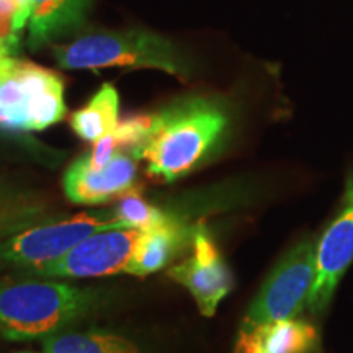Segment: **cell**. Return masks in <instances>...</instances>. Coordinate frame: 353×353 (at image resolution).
<instances>
[{
	"label": "cell",
	"mask_w": 353,
	"mask_h": 353,
	"mask_svg": "<svg viewBox=\"0 0 353 353\" xmlns=\"http://www.w3.org/2000/svg\"><path fill=\"white\" fill-rule=\"evenodd\" d=\"M118 151H120V143H118L117 136H114V132L112 131L108 132L107 136H103V138L95 141L92 151L87 154L88 164H90L92 169L95 170L103 169Z\"/></svg>",
	"instance_id": "18"
},
{
	"label": "cell",
	"mask_w": 353,
	"mask_h": 353,
	"mask_svg": "<svg viewBox=\"0 0 353 353\" xmlns=\"http://www.w3.org/2000/svg\"><path fill=\"white\" fill-rule=\"evenodd\" d=\"M0 283V335L8 341H33L56 334L94 306L88 290L46 280L12 276Z\"/></svg>",
	"instance_id": "2"
},
{
	"label": "cell",
	"mask_w": 353,
	"mask_h": 353,
	"mask_svg": "<svg viewBox=\"0 0 353 353\" xmlns=\"http://www.w3.org/2000/svg\"><path fill=\"white\" fill-rule=\"evenodd\" d=\"M61 218L64 216L52 213L46 200L32 192L15 187L0 193V241L28 228Z\"/></svg>",
	"instance_id": "14"
},
{
	"label": "cell",
	"mask_w": 353,
	"mask_h": 353,
	"mask_svg": "<svg viewBox=\"0 0 353 353\" xmlns=\"http://www.w3.org/2000/svg\"><path fill=\"white\" fill-rule=\"evenodd\" d=\"M54 57L63 69L145 68L176 77H188L190 74V65L170 39L141 28L87 34L56 46Z\"/></svg>",
	"instance_id": "3"
},
{
	"label": "cell",
	"mask_w": 353,
	"mask_h": 353,
	"mask_svg": "<svg viewBox=\"0 0 353 353\" xmlns=\"http://www.w3.org/2000/svg\"><path fill=\"white\" fill-rule=\"evenodd\" d=\"M231 125L226 100L185 97L151 114V126L131 156L145 161L151 176L174 182L213 156L228 139Z\"/></svg>",
	"instance_id": "1"
},
{
	"label": "cell",
	"mask_w": 353,
	"mask_h": 353,
	"mask_svg": "<svg viewBox=\"0 0 353 353\" xmlns=\"http://www.w3.org/2000/svg\"><path fill=\"white\" fill-rule=\"evenodd\" d=\"M353 263V167L347 172L339 208L324 231L317 234L316 280L307 301L314 317L327 314L335 291Z\"/></svg>",
	"instance_id": "8"
},
{
	"label": "cell",
	"mask_w": 353,
	"mask_h": 353,
	"mask_svg": "<svg viewBox=\"0 0 353 353\" xmlns=\"http://www.w3.org/2000/svg\"><path fill=\"white\" fill-rule=\"evenodd\" d=\"M172 280L188 290L203 316L213 317L216 309L231 293L234 276L205 226L193 231L192 254L167 270Z\"/></svg>",
	"instance_id": "9"
},
{
	"label": "cell",
	"mask_w": 353,
	"mask_h": 353,
	"mask_svg": "<svg viewBox=\"0 0 353 353\" xmlns=\"http://www.w3.org/2000/svg\"><path fill=\"white\" fill-rule=\"evenodd\" d=\"M19 50V38H10L0 41V57L13 56Z\"/></svg>",
	"instance_id": "20"
},
{
	"label": "cell",
	"mask_w": 353,
	"mask_h": 353,
	"mask_svg": "<svg viewBox=\"0 0 353 353\" xmlns=\"http://www.w3.org/2000/svg\"><path fill=\"white\" fill-rule=\"evenodd\" d=\"M319 345L314 322L293 317L241 325L234 353H312Z\"/></svg>",
	"instance_id": "11"
},
{
	"label": "cell",
	"mask_w": 353,
	"mask_h": 353,
	"mask_svg": "<svg viewBox=\"0 0 353 353\" xmlns=\"http://www.w3.org/2000/svg\"><path fill=\"white\" fill-rule=\"evenodd\" d=\"M193 231L172 218L164 224L143 229L125 273L145 276L162 270L185 247L192 244Z\"/></svg>",
	"instance_id": "12"
},
{
	"label": "cell",
	"mask_w": 353,
	"mask_h": 353,
	"mask_svg": "<svg viewBox=\"0 0 353 353\" xmlns=\"http://www.w3.org/2000/svg\"><path fill=\"white\" fill-rule=\"evenodd\" d=\"M10 38H19L17 33L13 32V20L8 19V17L0 15V41Z\"/></svg>",
	"instance_id": "19"
},
{
	"label": "cell",
	"mask_w": 353,
	"mask_h": 353,
	"mask_svg": "<svg viewBox=\"0 0 353 353\" xmlns=\"http://www.w3.org/2000/svg\"><path fill=\"white\" fill-rule=\"evenodd\" d=\"M118 218L121 219L123 228H136V229H148L152 226L164 224L170 219L169 214L156 208L145 198L141 195L138 188H132L125 193L114 206Z\"/></svg>",
	"instance_id": "17"
},
{
	"label": "cell",
	"mask_w": 353,
	"mask_h": 353,
	"mask_svg": "<svg viewBox=\"0 0 353 353\" xmlns=\"http://www.w3.org/2000/svg\"><path fill=\"white\" fill-rule=\"evenodd\" d=\"M64 83L52 70L0 57V130L41 131L63 120Z\"/></svg>",
	"instance_id": "4"
},
{
	"label": "cell",
	"mask_w": 353,
	"mask_h": 353,
	"mask_svg": "<svg viewBox=\"0 0 353 353\" xmlns=\"http://www.w3.org/2000/svg\"><path fill=\"white\" fill-rule=\"evenodd\" d=\"M15 2H19L21 7H25L26 10H30V15H32V8H30V0H15Z\"/></svg>",
	"instance_id": "22"
},
{
	"label": "cell",
	"mask_w": 353,
	"mask_h": 353,
	"mask_svg": "<svg viewBox=\"0 0 353 353\" xmlns=\"http://www.w3.org/2000/svg\"><path fill=\"white\" fill-rule=\"evenodd\" d=\"M316 252L317 234L294 242L260 286L241 325L293 319L301 314L314 286Z\"/></svg>",
	"instance_id": "6"
},
{
	"label": "cell",
	"mask_w": 353,
	"mask_h": 353,
	"mask_svg": "<svg viewBox=\"0 0 353 353\" xmlns=\"http://www.w3.org/2000/svg\"><path fill=\"white\" fill-rule=\"evenodd\" d=\"M44 353H139L125 337L113 334H52L43 339Z\"/></svg>",
	"instance_id": "16"
},
{
	"label": "cell",
	"mask_w": 353,
	"mask_h": 353,
	"mask_svg": "<svg viewBox=\"0 0 353 353\" xmlns=\"http://www.w3.org/2000/svg\"><path fill=\"white\" fill-rule=\"evenodd\" d=\"M312 353H322V350H321V345H319V347H317V348H316V350H314V352H312Z\"/></svg>",
	"instance_id": "23"
},
{
	"label": "cell",
	"mask_w": 353,
	"mask_h": 353,
	"mask_svg": "<svg viewBox=\"0 0 353 353\" xmlns=\"http://www.w3.org/2000/svg\"><path fill=\"white\" fill-rule=\"evenodd\" d=\"M113 228H123L114 208L88 211L28 228L0 241V272L41 267L63 257L92 234Z\"/></svg>",
	"instance_id": "5"
},
{
	"label": "cell",
	"mask_w": 353,
	"mask_h": 353,
	"mask_svg": "<svg viewBox=\"0 0 353 353\" xmlns=\"http://www.w3.org/2000/svg\"><path fill=\"white\" fill-rule=\"evenodd\" d=\"M88 0H30V48L38 50L51 39L82 25Z\"/></svg>",
	"instance_id": "13"
},
{
	"label": "cell",
	"mask_w": 353,
	"mask_h": 353,
	"mask_svg": "<svg viewBox=\"0 0 353 353\" xmlns=\"http://www.w3.org/2000/svg\"><path fill=\"white\" fill-rule=\"evenodd\" d=\"M12 188H15V187H12V185L6 183L2 179H0V193H2V192H8V190H12Z\"/></svg>",
	"instance_id": "21"
},
{
	"label": "cell",
	"mask_w": 353,
	"mask_h": 353,
	"mask_svg": "<svg viewBox=\"0 0 353 353\" xmlns=\"http://www.w3.org/2000/svg\"><path fill=\"white\" fill-rule=\"evenodd\" d=\"M120 113V97L112 83H105L85 107L74 112L70 126L79 138L87 143H95L118 125Z\"/></svg>",
	"instance_id": "15"
},
{
	"label": "cell",
	"mask_w": 353,
	"mask_h": 353,
	"mask_svg": "<svg viewBox=\"0 0 353 353\" xmlns=\"http://www.w3.org/2000/svg\"><path fill=\"white\" fill-rule=\"evenodd\" d=\"M143 229L113 228L99 231L74 245L63 257L30 270L21 278H99L125 273Z\"/></svg>",
	"instance_id": "7"
},
{
	"label": "cell",
	"mask_w": 353,
	"mask_h": 353,
	"mask_svg": "<svg viewBox=\"0 0 353 353\" xmlns=\"http://www.w3.org/2000/svg\"><path fill=\"white\" fill-rule=\"evenodd\" d=\"M138 165L131 154L118 151L103 169L95 170L83 154L65 170L63 188L65 196L76 205H100L120 198L136 188Z\"/></svg>",
	"instance_id": "10"
}]
</instances>
